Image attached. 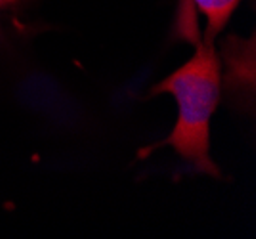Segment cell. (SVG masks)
<instances>
[{
  "instance_id": "cell-1",
  "label": "cell",
  "mask_w": 256,
  "mask_h": 239,
  "mask_svg": "<svg viewBox=\"0 0 256 239\" xmlns=\"http://www.w3.org/2000/svg\"><path fill=\"white\" fill-rule=\"evenodd\" d=\"M197 52L174 75L159 82L151 94L168 92L178 102V122L160 146H168L182 159L208 176H220L218 166L208 155L210 119L220 102L222 73L220 60L208 40H195Z\"/></svg>"
},
{
  "instance_id": "cell-2",
  "label": "cell",
  "mask_w": 256,
  "mask_h": 239,
  "mask_svg": "<svg viewBox=\"0 0 256 239\" xmlns=\"http://www.w3.org/2000/svg\"><path fill=\"white\" fill-rule=\"evenodd\" d=\"M239 6V0H182V12L178 18V29L188 38L190 42L197 40V23H195V14L201 12L208 27H206V38L212 42V38L226 27L230 22L232 14Z\"/></svg>"
},
{
  "instance_id": "cell-3",
  "label": "cell",
  "mask_w": 256,
  "mask_h": 239,
  "mask_svg": "<svg viewBox=\"0 0 256 239\" xmlns=\"http://www.w3.org/2000/svg\"><path fill=\"white\" fill-rule=\"evenodd\" d=\"M224 56L228 62V88H234L239 92H252L254 80H250V76H254V38H250L248 42H243L239 38H228L224 44Z\"/></svg>"
},
{
  "instance_id": "cell-4",
  "label": "cell",
  "mask_w": 256,
  "mask_h": 239,
  "mask_svg": "<svg viewBox=\"0 0 256 239\" xmlns=\"http://www.w3.org/2000/svg\"><path fill=\"white\" fill-rule=\"evenodd\" d=\"M23 0H0V10H8V8H16L20 6Z\"/></svg>"
}]
</instances>
